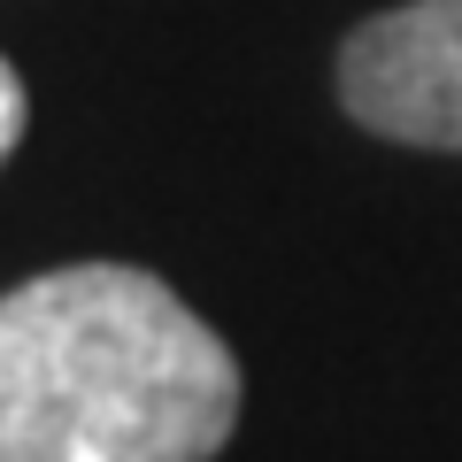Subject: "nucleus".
<instances>
[{"label": "nucleus", "mask_w": 462, "mask_h": 462, "mask_svg": "<svg viewBox=\"0 0 462 462\" xmlns=\"http://www.w3.org/2000/svg\"><path fill=\"white\" fill-rule=\"evenodd\" d=\"M23 116H32V100H23V78H16V62L0 54V162L16 154V139H23Z\"/></svg>", "instance_id": "3"}, {"label": "nucleus", "mask_w": 462, "mask_h": 462, "mask_svg": "<svg viewBox=\"0 0 462 462\" xmlns=\"http://www.w3.org/2000/svg\"><path fill=\"white\" fill-rule=\"evenodd\" d=\"M346 116L401 147L462 154V0H401L339 47Z\"/></svg>", "instance_id": "2"}, {"label": "nucleus", "mask_w": 462, "mask_h": 462, "mask_svg": "<svg viewBox=\"0 0 462 462\" xmlns=\"http://www.w3.org/2000/svg\"><path fill=\"white\" fill-rule=\"evenodd\" d=\"M239 424V355L132 263H62L0 293V462H208Z\"/></svg>", "instance_id": "1"}]
</instances>
